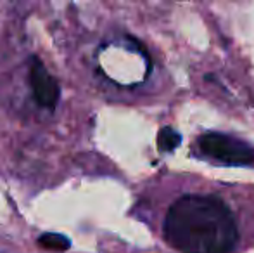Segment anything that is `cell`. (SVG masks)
I'll list each match as a JSON object with an SVG mask.
<instances>
[{
  "label": "cell",
  "instance_id": "obj_1",
  "mask_svg": "<svg viewBox=\"0 0 254 253\" xmlns=\"http://www.w3.org/2000/svg\"><path fill=\"white\" fill-rule=\"evenodd\" d=\"M164 236L182 253H230L239 231L232 210L218 196L187 194L168 210Z\"/></svg>",
  "mask_w": 254,
  "mask_h": 253
},
{
  "label": "cell",
  "instance_id": "obj_3",
  "mask_svg": "<svg viewBox=\"0 0 254 253\" xmlns=\"http://www.w3.org/2000/svg\"><path fill=\"white\" fill-rule=\"evenodd\" d=\"M30 82H31V90H33L35 101L42 106V108L54 109L59 101V85L57 80L47 71L44 63L38 58L31 59L30 66Z\"/></svg>",
  "mask_w": 254,
  "mask_h": 253
},
{
  "label": "cell",
  "instance_id": "obj_5",
  "mask_svg": "<svg viewBox=\"0 0 254 253\" xmlns=\"http://www.w3.org/2000/svg\"><path fill=\"white\" fill-rule=\"evenodd\" d=\"M180 141H182V135L175 128L164 127L161 128L159 135H157V148H159V151L164 153L173 151V149H177L180 146Z\"/></svg>",
  "mask_w": 254,
  "mask_h": 253
},
{
  "label": "cell",
  "instance_id": "obj_4",
  "mask_svg": "<svg viewBox=\"0 0 254 253\" xmlns=\"http://www.w3.org/2000/svg\"><path fill=\"white\" fill-rule=\"evenodd\" d=\"M38 245H40L44 250L49 252H67L71 248V241L64 234L57 233H45L38 238Z\"/></svg>",
  "mask_w": 254,
  "mask_h": 253
},
{
  "label": "cell",
  "instance_id": "obj_2",
  "mask_svg": "<svg viewBox=\"0 0 254 253\" xmlns=\"http://www.w3.org/2000/svg\"><path fill=\"white\" fill-rule=\"evenodd\" d=\"M199 148L207 156L227 165H251L254 163V146L227 134L209 132L199 139Z\"/></svg>",
  "mask_w": 254,
  "mask_h": 253
}]
</instances>
